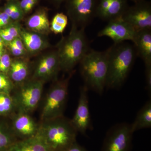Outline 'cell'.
I'll use <instances>...</instances> for the list:
<instances>
[{"label":"cell","mask_w":151,"mask_h":151,"mask_svg":"<svg viewBox=\"0 0 151 151\" xmlns=\"http://www.w3.org/2000/svg\"><path fill=\"white\" fill-rule=\"evenodd\" d=\"M108 70L106 87L116 89L122 86L134 64L137 53L134 45L124 42L114 44L107 50Z\"/></svg>","instance_id":"cell-1"},{"label":"cell","mask_w":151,"mask_h":151,"mask_svg":"<svg viewBox=\"0 0 151 151\" xmlns=\"http://www.w3.org/2000/svg\"><path fill=\"white\" fill-rule=\"evenodd\" d=\"M85 28L72 24L69 34L63 37L58 45L56 51L60 70L72 71L90 50Z\"/></svg>","instance_id":"cell-2"},{"label":"cell","mask_w":151,"mask_h":151,"mask_svg":"<svg viewBox=\"0 0 151 151\" xmlns=\"http://www.w3.org/2000/svg\"><path fill=\"white\" fill-rule=\"evenodd\" d=\"M78 132L64 116L41 122L38 132L52 151H65L76 142Z\"/></svg>","instance_id":"cell-3"},{"label":"cell","mask_w":151,"mask_h":151,"mask_svg":"<svg viewBox=\"0 0 151 151\" xmlns=\"http://www.w3.org/2000/svg\"><path fill=\"white\" fill-rule=\"evenodd\" d=\"M84 86L101 95L106 86L108 70L107 50L100 52L90 49L79 63Z\"/></svg>","instance_id":"cell-4"},{"label":"cell","mask_w":151,"mask_h":151,"mask_svg":"<svg viewBox=\"0 0 151 151\" xmlns=\"http://www.w3.org/2000/svg\"><path fill=\"white\" fill-rule=\"evenodd\" d=\"M71 75L57 80L47 94L41 113V122L63 116Z\"/></svg>","instance_id":"cell-5"},{"label":"cell","mask_w":151,"mask_h":151,"mask_svg":"<svg viewBox=\"0 0 151 151\" xmlns=\"http://www.w3.org/2000/svg\"><path fill=\"white\" fill-rule=\"evenodd\" d=\"M44 82L34 79L23 82L12 96L17 113L29 114L35 110L41 98Z\"/></svg>","instance_id":"cell-6"},{"label":"cell","mask_w":151,"mask_h":151,"mask_svg":"<svg viewBox=\"0 0 151 151\" xmlns=\"http://www.w3.org/2000/svg\"><path fill=\"white\" fill-rule=\"evenodd\" d=\"M133 134L131 124H116L107 132L102 151H131Z\"/></svg>","instance_id":"cell-7"},{"label":"cell","mask_w":151,"mask_h":151,"mask_svg":"<svg viewBox=\"0 0 151 151\" xmlns=\"http://www.w3.org/2000/svg\"><path fill=\"white\" fill-rule=\"evenodd\" d=\"M97 4V0H67V13L72 24L86 27L95 16Z\"/></svg>","instance_id":"cell-8"},{"label":"cell","mask_w":151,"mask_h":151,"mask_svg":"<svg viewBox=\"0 0 151 151\" xmlns=\"http://www.w3.org/2000/svg\"><path fill=\"white\" fill-rule=\"evenodd\" d=\"M122 18L136 31L151 29V6L145 0L128 7Z\"/></svg>","instance_id":"cell-9"},{"label":"cell","mask_w":151,"mask_h":151,"mask_svg":"<svg viewBox=\"0 0 151 151\" xmlns=\"http://www.w3.org/2000/svg\"><path fill=\"white\" fill-rule=\"evenodd\" d=\"M137 31L122 17L108 22V24L98 33L99 37L110 38L114 44L127 40L133 42Z\"/></svg>","instance_id":"cell-10"},{"label":"cell","mask_w":151,"mask_h":151,"mask_svg":"<svg viewBox=\"0 0 151 151\" xmlns=\"http://www.w3.org/2000/svg\"><path fill=\"white\" fill-rule=\"evenodd\" d=\"M88 90L84 85L80 88L78 106L73 119L70 120L77 132L85 135L87 130L92 128L87 94Z\"/></svg>","instance_id":"cell-11"},{"label":"cell","mask_w":151,"mask_h":151,"mask_svg":"<svg viewBox=\"0 0 151 151\" xmlns=\"http://www.w3.org/2000/svg\"><path fill=\"white\" fill-rule=\"evenodd\" d=\"M39 125L27 113H17L14 114L12 130L18 140L25 139L37 134Z\"/></svg>","instance_id":"cell-12"},{"label":"cell","mask_w":151,"mask_h":151,"mask_svg":"<svg viewBox=\"0 0 151 151\" xmlns=\"http://www.w3.org/2000/svg\"><path fill=\"white\" fill-rule=\"evenodd\" d=\"M60 70L59 59L56 50L44 55L40 60L32 79L45 81L47 79L55 78Z\"/></svg>","instance_id":"cell-13"},{"label":"cell","mask_w":151,"mask_h":151,"mask_svg":"<svg viewBox=\"0 0 151 151\" xmlns=\"http://www.w3.org/2000/svg\"><path fill=\"white\" fill-rule=\"evenodd\" d=\"M128 0H100L97 4L95 16L109 22L122 17L129 7Z\"/></svg>","instance_id":"cell-14"},{"label":"cell","mask_w":151,"mask_h":151,"mask_svg":"<svg viewBox=\"0 0 151 151\" xmlns=\"http://www.w3.org/2000/svg\"><path fill=\"white\" fill-rule=\"evenodd\" d=\"M137 55L145 63V65L151 64V29L137 31L133 42Z\"/></svg>","instance_id":"cell-15"},{"label":"cell","mask_w":151,"mask_h":151,"mask_svg":"<svg viewBox=\"0 0 151 151\" xmlns=\"http://www.w3.org/2000/svg\"><path fill=\"white\" fill-rule=\"evenodd\" d=\"M5 151H52L41 137L35 136L25 139L18 140Z\"/></svg>","instance_id":"cell-16"},{"label":"cell","mask_w":151,"mask_h":151,"mask_svg":"<svg viewBox=\"0 0 151 151\" xmlns=\"http://www.w3.org/2000/svg\"><path fill=\"white\" fill-rule=\"evenodd\" d=\"M20 37L25 48L31 53H36L47 46V42L39 34L21 29Z\"/></svg>","instance_id":"cell-17"},{"label":"cell","mask_w":151,"mask_h":151,"mask_svg":"<svg viewBox=\"0 0 151 151\" xmlns=\"http://www.w3.org/2000/svg\"><path fill=\"white\" fill-rule=\"evenodd\" d=\"M28 28L33 32L46 34L50 30V24L47 14L44 10L38 11L28 19Z\"/></svg>","instance_id":"cell-18"},{"label":"cell","mask_w":151,"mask_h":151,"mask_svg":"<svg viewBox=\"0 0 151 151\" xmlns=\"http://www.w3.org/2000/svg\"><path fill=\"white\" fill-rule=\"evenodd\" d=\"M28 63L22 59L12 60L8 72L9 76L13 82L20 84L24 82L29 74Z\"/></svg>","instance_id":"cell-19"},{"label":"cell","mask_w":151,"mask_h":151,"mask_svg":"<svg viewBox=\"0 0 151 151\" xmlns=\"http://www.w3.org/2000/svg\"><path fill=\"white\" fill-rule=\"evenodd\" d=\"M133 132L151 127V101L149 100L139 111L134 121L131 124Z\"/></svg>","instance_id":"cell-20"},{"label":"cell","mask_w":151,"mask_h":151,"mask_svg":"<svg viewBox=\"0 0 151 151\" xmlns=\"http://www.w3.org/2000/svg\"><path fill=\"white\" fill-rule=\"evenodd\" d=\"M16 111L14 103L11 94L0 92V115L7 116L14 114Z\"/></svg>","instance_id":"cell-21"},{"label":"cell","mask_w":151,"mask_h":151,"mask_svg":"<svg viewBox=\"0 0 151 151\" xmlns=\"http://www.w3.org/2000/svg\"><path fill=\"white\" fill-rule=\"evenodd\" d=\"M18 140L12 129H5L0 126V151H5Z\"/></svg>","instance_id":"cell-22"},{"label":"cell","mask_w":151,"mask_h":151,"mask_svg":"<svg viewBox=\"0 0 151 151\" xmlns=\"http://www.w3.org/2000/svg\"><path fill=\"white\" fill-rule=\"evenodd\" d=\"M68 23V18L63 13H57L52 19L50 24V30L55 34H61L64 32Z\"/></svg>","instance_id":"cell-23"},{"label":"cell","mask_w":151,"mask_h":151,"mask_svg":"<svg viewBox=\"0 0 151 151\" xmlns=\"http://www.w3.org/2000/svg\"><path fill=\"white\" fill-rule=\"evenodd\" d=\"M13 82L6 74L0 73V92L11 94L14 89Z\"/></svg>","instance_id":"cell-24"},{"label":"cell","mask_w":151,"mask_h":151,"mask_svg":"<svg viewBox=\"0 0 151 151\" xmlns=\"http://www.w3.org/2000/svg\"><path fill=\"white\" fill-rule=\"evenodd\" d=\"M12 61L9 55L4 53L0 59V73L6 74L8 73Z\"/></svg>","instance_id":"cell-25"},{"label":"cell","mask_w":151,"mask_h":151,"mask_svg":"<svg viewBox=\"0 0 151 151\" xmlns=\"http://www.w3.org/2000/svg\"><path fill=\"white\" fill-rule=\"evenodd\" d=\"M38 0H22L19 3L24 14L29 13L37 3Z\"/></svg>","instance_id":"cell-26"},{"label":"cell","mask_w":151,"mask_h":151,"mask_svg":"<svg viewBox=\"0 0 151 151\" xmlns=\"http://www.w3.org/2000/svg\"><path fill=\"white\" fill-rule=\"evenodd\" d=\"M3 29L8 33L14 39L20 37L21 29L18 25L9 24L6 27Z\"/></svg>","instance_id":"cell-27"},{"label":"cell","mask_w":151,"mask_h":151,"mask_svg":"<svg viewBox=\"0 0 151 151\" xmlns=\"http://www.w3.org/2000/svg\"><path fill=\"white\" fill-rule=\"evenodd\" d=\"M145 66L146 88L149 94H151V64Z\"/></svg>","instance_id":"cell-28"},{"label":"cell","mask_w":151,"mask_h":151,"mask_svg":"<svg viewBox=\"0 0 151 151\" xmlns=\"http://www.w3.org/2000/svg\"><path fill=\"white\" fill-rule=\"evenodd\" d=\"M12 20L7 14L4 12L0 13V29L6 27L12 22Z\"/></svg>","instance_id":"cell-29"},{"label":"cell","mask_w":151,"mask_h":151,"mask_svg":"<svg viewBox=\"0 0 151 151\" xmlns=\"http://www.w3.org/2000/svg\"><path fill=\"white\" fill-rule=\"evenodd\" d=\"M9 47L11 53L14 56H21L24 55L25 53L24 52L22 51L21 50L19 49L11 42L9 43Z\"/></svg>","instance_id":"cell-30"},{"label":"cell","mask_w":151,"mask_h":151,"mask_svg":"<svg viewBox=\"0 0 151 151\" xmlns=\"http://www.w3.org/2000/svg\"><path fill=\"white\" fill-rule=\"evenodd\" d=\"M0 37L1 38L4 42H8V43L14 39L4 29H0Z\"/></svg>","instance_id":"cell-31"},{"label":"cell","mask_w":151,"mask_h":151,"mask_svg":"<svg viewBox=\"0 0 151 151\" xmlns=\"http://www.w3.org/2000/svg\"><path fill=\"white\" fill-rule=\"evenodd\" d=\"M65 151H87L86 149L75 142L71 145Z\"/></svg>","instance_id":"cell-32"},{"label":"cell","mask_w":151,"mask_h":151,"mask_svg":"<svg viewBox=\"0 0 151 151\" xmlns=\"http://www.w3.org/2000/svg\"><path fill=\"white\" fill-rule=\"evenodd\" d=\"M11 42H12L17 47H18L19 49L20 50L24 52H25L26 51V50L25 48L23 42L22 41L20 37L16 38Z\"/></svg>","instance_id":"cell-33"},{"label":"cell","mask_w":151,"mask_h":151,"mask_svg":"<svg viewBox=\"0 0 151 151\" xmlns=\"http://www.w3.org/2000/svg\"><path fill=\"white\" fill-rule=\"evenodd\" d=\"M4 42L2 39L0 37V48L4 49Z\"/></svg>","instance_id":"cell-34"},{"label":"cell","mask_w":151,"mask_h":151,"mask_svg":"<svg viewBox=\"0 0 151 151\" xmlns=\"http://www.w3.org/2000/svg\"><path fill=\"white\" fill-rule=\"evenodd\" d=\"M4 54V49L0 48V59Z\"/></svg>","instance_id":"cell-35"},{"label":"cell","mask_w":151,"mask_h":151,"mask_svg":"<svg viewBox=\"0 0 151 151\" xmlns=\"http://www.w3.org/2000/svg\"><path fill=\"white\" fill-rule=\"evenodd\" d=\"M54 1L58 4H59L60 3H62L64 0H54Z\"/></svg>","instance_id":"cell-36"},{"label":"cell","mask_w":151,"mask_h":151,"mask_svg":"<svg viewBox=\"0 0 151 151\" xmlns=\"http://www.w3.org/2000/svg\"><path fill=\"white\" fill-rule=\"evenodd\" d=\"M131 1H134L135 3H136L141 1H144V0H131Z\"/></svg>","instance_id":"cell-37"}]
</instances>
